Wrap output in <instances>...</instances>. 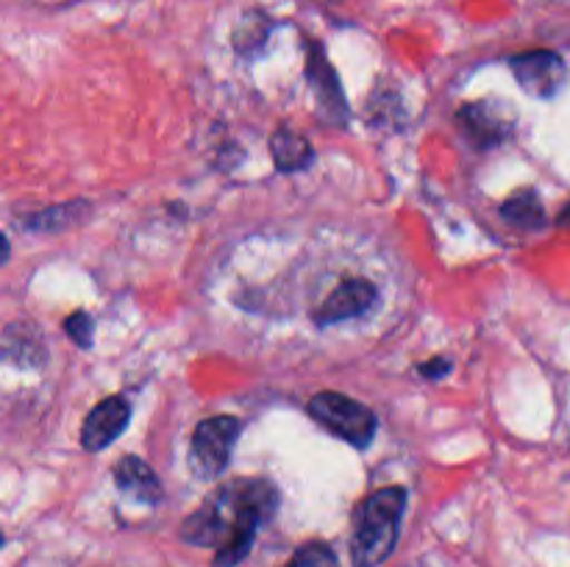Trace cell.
Instances as JSON below:
<instances>
[{"label":"cell","instance_id":"6da1fadb","mask_svg":"<svg viewBox=\"0 0 570 567\" xmlns=\"http://www.w3.org/2000/svg\"><path fill=\"white\" fill-rule=\"evenodd\" d=\"M278 489L265 478H237L204 500L181 523L184 543L215 548V567H237L254 548L262 523L273 520Z\"/></svg>","mask_w":570,"mask_h":567},{"label":"cell","instance_id":"7a4b0ae2","mask_svg":"<svg viewBox=\"0 0 570 567\" xmlns=\"http://www.w3.org/2000/svg\"><path fill=\"white\" fill-rule=\"evenodd\" d=\"M404 509V487H384L362 500L360 509L354 511V537H351L354 567H379L387 561L395 543H399Z\"/></svg>","mask_w":570,"mask_h":567},{"label":"cell","instance_id":"3957f363","mask_svg":"<svg viewBox=\"0 0 570 567\" xmlns=\"http://www.w3.org/2000/svg\"><path fill=\"white\" fill-rule=\"evenodd\" d=\"M306 409L326 431L337 434L340 439H345L354 448H367L376 437V415L365 404L343 392L315 395Z\"/></svg>","mask_w":570,"mask_h":567},{"label":"cell","instance_id":"277c9868","mask_svg":"<svg viewBox=\"0 0 570 567\" xmlns=\"http://www.w3.org/2000/svg\"><path fill=\"white\" fill-rule=\"evenodd\" d=\"M239 420L232 415L206 417L195 426L193 445H189V467L198 478H217L228 467L234 445L239 437Z\"/></svg>","mask_w":570,"mask_h":567},{"label":"cell","instance_id":"5b68a950","mask_svg":"<svg viewBox=\"0 0 570 567\" xmlns=\"http://www.w3.org/2000/svg\"><path fill=\"white\" fill-rule=\"evenodd\" d=\"M510 70L518 78L523 92L540 100L554 98L568 83V67L554 50H529V53L512 56Z\"/></svg>","mask_w":570,"mask_h":567},{"label":"cell","instance_id":"8992f818","mask_svg":"<svg viewBox=\"0 0 570 567\" xmlns=\"http://www.w3.org/2000/svg\"><path fill=\"white\" fill-rule=\"evenodd\" d=\"M128 420H131V406H128L126 398L120 395H111V398L100 400L92 411L87 415L81 426V445L87 450H104L120 437L128 428Z\"/></svg>","mask_w":570,"mask_h":567},{"label":"cell","instance_id":"52a82bcc","mask_svg":"<svg viewBox=\"0 0 570 567\" xmlns=\"http://www.w3.org/2000/svg\"><path fill=\"white\" fill-rule=\"evenodd\" d=\"M306 76H309V87L315 92L317 111H321L323 120L328 122H343L348 115V106H345V94L340 89L337 72L328 64L326 53H323L321 44H312L309 48V61H306Z\"/></svg>","mask_w":570,"mask_h":567},{"label":"cell","instance_id":"ba28073f","mask_svg":"<svg viewBox=\"0 0 570 567\" xmlns=\"http://www.w3.org/2000/svg\"><path fill=\"white\" fill-rule=\"evenodd\" d=\"M515 117L507 115L501 103L493 100H479V103H465L460 111V126L465 137L479 148H493L504 142L512 131Z\"/></svg>","mask_w":570,"mask_h":567},{"label":"cell","instance_id":"9c48e42d","mask_svg":"<svg viewBox=\"0 0 570 567\" xmlns=\"http://www.w3.org/2000/svg\"><path fill=\"white\" fill-rule=\"evenodd\" d=\"M379 300V289L373 287L365 278H351L343 281L317 309L315 322L317 326H332V322L351 320V317H360L371 309Z\"/></svg>","mask_w":570,"mask_h":567},{"label":"cell","instance_id":"30bf717a","mask_svg":"<svg viewBox=\"0 0 570 567\" xmlns=\"http://www.w3.org/2000/svg\"><path fill=\"white\" fill-rule=\"evenodd\" d=\"M115 481L122 493L134 495L142 504H159L161 500V481L156 472L137 456H122L115 467Z\"/></svg>","mask_w":570,"mask_h":567},{"label":"cell","instance_id":"8fae6325","mask_svg":"<svg viewBox=\"0 0 570 567\" xmlns=\"http://www.w3.org/2000/svg\"><path fill=\"white\" fill-rule=\"evenodd\" d=\"M271 153L273 161L282 172H298L304 167L312 165L315 159V150L306 142V137H301L293 128H278L271 137Z\"/></svg>","mask_w":570,"mask_h":567},{"label":"cell","instance_id":"7c38bea8","mask_svg":"<svg viewBox=\"0 0 570 567\" xmlns=\"http://www.w3.org/2000/svg\"><path fill=\"white\" fill-rule=\"evenodd\" d=\"M501 217H504L510 226L521 228V231H540L546 226V209L543 200L534 189H523V192L512 195L504 206H501Z\"/></svg>","mask_w":570,"mask_h":567},{"label":"cell","instance_id":"4fadbf2b","mask_svg":"<svg viewBox=\"0 0 570 567\" xmlns=\"http://www.w3.org/2000/svg\"><path fill=\"white\" fill-rule=\"evenodd\" d=\"M83 211H87V203H81V200L53 206V209H45L39 211V215H33L31 220L26 222V228L28 231H65L72 222L83 220Z\"/></svg>","mask_w":570,"mask_h":567},{"label":"cell","instance_id":"5bb4252c","mask_svg":"<svg viewBox=\"0 0 570 567\" xmlns=\"http://www.w3.org/2000/svg\"><path fill=\"white\" fill-rule=\"evenodd\" d=\"M284 567H337V556L326 543H306Z\"/></svg>","mask_w":570,"mask_h":567},{"label":"cell","instance_id":"9a60e30c","mask_svg":"<svg viewBox=\"0 0 570 567\" xmlns=\"http://www.w3.org/2000/svg\"><path fill=\"white\" fill-rule=\"evenodd\" d=\"M65 334L78 345V348H92V317L87 311H72L65 320Z\"/></svg>","mask_w":570,"mask_h":567},{"label":"cell","instance_id":"2e32d148","mask_svg":"<svg viewBox=\"0 0 570 567\" xmlns=\"http://www.w3.org/2000/svg\"><path fill=\"white\" fill-rule=\"evenodd\" d=\"M451 367H454V361L445 359V356H434V359L423 361V365L417 367V372H421L423 378H443L449 376Z\"/></svg>","mask_w":570,"mask_h":567},{"label":"cell","instance_id":"e0dca14e","mask_svg":"<svg viewBox=\"0 0 570 567\" xmlns=\"http://www.w3.org/2000/svg\"><path fill=\"white\" fill-rule=\"evenodd\" d=\"M560 226H568V228H570V203L566 206V209H562V215H560Z\"/></svg>","mask_w":570,"mask_h":567}]
</instances>
